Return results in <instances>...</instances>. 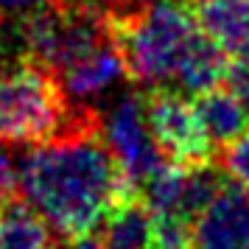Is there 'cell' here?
<instances>
[{
  "label": "cell",
  "instance_id": "18",
  "mask_svg": "<svg viewBox=\"0 0 249 249\" xmlns=\"http://www.w3.org/2000/svg\"><path fill=\"white\" fill-rule=\"evenodd\" d=\"M68 249H107V247H104V241H95L90 235H79Z\"/></svg>",
  "mask_w": 249,
  "mask_h": 249
},
{
  "label": "cell",
  "instance_id": "3",
  "mask_svg": "<svg viewBox=\"0 0 249 249\" xmlns=\"http://www.w3.org/2000/svg\"><path fill=\"white\" fill-rule=\"evenodd\" d=\"M70 104L59 81L36 62L0 68V143L36 146L70 129Z\"/></svg>",
  "mask_w": 249,
  "mask_h": 249
},
{
  "label": "cell",
  "instance_id": "7",
  "mask_svg": "<svg viewBox=\"0 0 249 249\" xmlns=\"http://www.w3.org/2000/svg\"><path fill=\"white\" fill-rule=\"evenodd\" d=\"M126 73H129L126 56L121 51L118 36H112L98 48H92L90 53L76 59L56 76L70 109L81 112V109H92L95 104L109 101V95L124 84Z\"/></svg>",
  "mask_w": 249,
  "mask_h": 249
},
{
  "label": "cell",
  "instance_id": "14",
  "mask_svg": "<svg viewBox=\"0 0 249 249\" xmlns=\"http://www.w3.org/2000/svg\"><path fill=\"white\" fill-rule=\"evenodd\" d=\"M221 171L230 177L232 185L249 191V129L224 146V151H221Z\"/></svg>",
  "mask_w": 249,
  "mask_h": 249
},
{
  "label": "cell",
  "instance_id": "2",
  "mask_svg": "<svg viewBox=\"0 0 249 249\" xmlns=\"http://www.w3.org/2000/svg\"><path fill=\"white\" fill-rule=\"evenodd\" d=\"M132 79L151 90L202 95L227 79L221 48L182 0H151L115 25Z\"/></svg>",
  "mask_w": 249,
  "mask_h": 249
},
{
  "label": "cell",
  "instance_id": "4",
  "mask_svg": "<svg viewBox=\"0 0 249 249\" xmlns=\"http://www.w3.org/2000/svg\"><path fill=\"white\" fill-rule=\"evenodd\" d=\"M112 36V25L107 23V17L98 9H92V3L87 6L56 3L53 9L36 6L34 12L23 14L17 25V39L28 59L51 73H62L68 65Z\"/></svg>",
  "mask_w": 249,
  "mask_h": 249
},
{
  "label": "cell",
  "instance_id": "19",
  "mask_svg": "<svg viewBox=\"0 0 249 249\" xmlns=\"http://www.w3.org/2000/svg\"><path fill=\"white\" fill-rule=\"evenodd\" d=\"M118 6H126V9H137V6H146L151 0H115Z\"/></svg>",
  "mask_w": 249,
  "mask_h": 249
},
{
  "label": "cell",
  "instance_id": "21",
  "mask_svg": "<svg viewBox=\"0 0 249 249\" xmlns=\"http://www.w3.org/2000/svg\"><path fill=\"white\" fill-rule=\"evenodd\" d=\"M3 14V12H0ZM3 45H6V34H3V20H0V53H3Z\"/></svg>",
  "mask_w": 249,
  "mask_h": 249
},
{
  "label": "cell",
  "instance_id": "20",
  "mask_svg": "<svg viewBox=\"0 0 249 249\" xmlns=\"http://www.w3.org/2000/svg\"><path fill=\"white\" fill-rule=\"evenodd\" d=\"M59 6H87V3H92V0H56Z\"/></svg>",
  "mask_w": 249,
  "mask_h": 249
},
{
  "label": "cell",
  "instance_id": "17",
  "mask_svg": "<svg viewBox=\"0 0 249 249\" xmlns=\"http://www.w3.org/2000/svg\"><path fill=\"white\" fill-rule=\"evenodd\" d=\"M36 6H42V0H0V12L3 14H28Z\"/></svg>",
  "mask_w": 249,
  "mask_h": 249
},
{
  "label": "cell",
  "instance_id": "16",
  "mask_svg": "<svg viewBox=\"0 0 249 249\" xmlns=\"http://www.w3.org/2000/svg\"><path fill=\"white\" fill-rule=\"evenodd\" d=\"M227 84H230V90L235 92V98L249 115V56L235 59L232 68H227Z\"/></svg>",
  "mask_w": 249,
  "mask_h": 249
},
{
  "label": "cell",
  "instance_id": "5",
  "mask_svg": "<svg viewBox=\"0 0 249 249\" xmlns=\"http://www.w3.org/2000/svg\"><path fill=\"white\" fill-rule=\"evenodd\" d=\"M101 140L107 143L118 168L129 185H143L165 162L154 129L148 124V109L140 95H115L101 112Z\"/></svg>",
  "mask_w": 249,
  "mask_h": 249
},
{
  "label": "cell",
  "instance_id": "8",
  "mask_svg": "<svg viewBox=\"0 0 249 249\" xmlns=\"http://www.w3.org/2000/svg\"><path fill=\"white\" fill-rule=\"evenodd\" d=\"M191 249H249V191L221 188L193 218Z\"/></svg>",
  "mask_w": 249,
  "mask_h": 249
},
{
  "label": "cell",
  "instance_id": "11",
  "mask_svg": "<svg viewBox=\"0 0 249 249\" xmlns=\"http://www.w3.org/2000/svg\"><path fill=\"white\" fill-rule=\"evenodd\" d=\"M196 109L202 118V126L213 146H227L230 140L244 135L249 126V115L235 98V92L213 87V90L196 95Z\"/></svg>",
  "mask_w": 249,
  "mask_h": 249
},
{
  "label": "cell",
  "instance_id": "12",
  "mask_svg": "<svg viewBox=\"0 0 249 249\" xmlns=\"http://www.w3.org/2000/svg\"><path fill=\"white\" fill-rule=\"evenodd\" d=\"M0 249H56L53 232L31 204H0Z\"/></svg>",
  "mask_w": 249,
  "mask_h": 249
},
{
  "label": "cell",
  "instance_id": "1",
  "mask_svg": "<svg viewBox=\"0 0 249 249\" xmlns=\"http://www.w3.org/2000/svg\"><path fill=\"white\" fill-rule=\"evenodd\" d=\"M20 191L53 232L87 235L129 196V179L92 129H68L20 160Z\"/></svg>",
  "mask_w": 249,
  "mask_h": 249
},
{
  "label": "cell",
  "instance_id": "9",
  "mask_svg": "<svg viewBox=\"0 0 249 249\" xmlns=\"http://www.w3.org/2000/svg\"><path fill=\"white\" fill-rule=\"evenodd\" d=\"M193 14L224 56H249V0H196Z\"/></svg>",
  "mask_w": 249,
  "mask_h": 249
},
{
  "label": "cell",
  "instance_id": "13",
  "mask_svg": "<svg viewBox=\"0 0 249 249\" xmlns=\"http://www.w3.org/2000/svg\"><path fill=\"white\" fill-rule=\"evenodd\" d=\"M193 221L182 215H154V249H191Z\"/></svg>",
  "mask_w": 249,
  "mask_h": 249
},
{
  "label": "cell",
  "instance_id": "15",
  "mask_svg": "<svg viewBox=\"0 0 249 249\" xmlns=\"http://www.w3.org/2000/svg\"><path fill=\"white\" fill-rule=\"evenodd\" d=\"M17 188H20V162L6 148H0V204L9 202Z\"/></svg>",
  "mask_w": 249,
  "mask_h": 249
},
{
  "label": "cell",
  "instance_id": "10",
  "mask_svg": "<svg viewBox=\"0 0 249 249\" xmlns=\"http://www.w3.org/2000/svg\"><path fill=\"white\" fill-rule=\"evenodd\" d=\"M101 241L107 249H154V215L146 202L126 196L101 221Z\"/></svg>",
  "mask_w": 249,
  "mask_h": 249
},
{
  "label": "cell",
  "instance_id": "6",
  "mask_svg": "<svg viewBox=\"0 0 249 249\" xmlns=\"http://www.w3.org/2000/svg\"><path fill=\"white\" fill-rule=\"evenodd\" d=\"M148 124L160 148L174 162H204L210 154V137L204 132L196 101H188L179 90H160L146 101Z\"/></svg>",
  "mask_w": 249,
  "mask_h": 249
}]
</instances>
